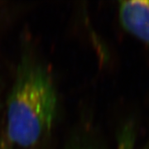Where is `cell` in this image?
<instances>
[{"label": "cell", "mask_w": 149, "mask_h": 149, "mask_svg": "<svg viewBox=\"0 0 149 149\" xmlns=\"http://www.w3.org/2000/svg\"><path fill=\"white\" fill-rule=\"evenodd\" d=\"M57 97L45 67L30 60L19 65L8 100L7 136L13 144L30 148L51 130Z\"/></svg>", "instance_id": "6da1fadb"}, {"label": "cell", "mask_w": 149, "mask_h": 149, "mask_svg": "<svg viewBox=\"0 0 149 149\" xmlns=\"http://www.w3.org/2000/svg\"><path fill=\"white\" fill-rule=\"evenodd\" d=\"M118 14L123 27L149 47V1H122Z\"/></svg>", "instance_id": "7a4b0ae2"}, {"label": "cell", "mask_w": 149, "mask_h": 149, "mask_svg": "<svg viewBox=\"0 0 149 149\" xmlns=\"http://www.w3.org/2000/svg\"><path fill=\"white\" fill-rule=\"evenodd\" d=\"M134 140L135 136L133 127L130 125L125 126L118 138L117 149H133Z\"/></svg>", "instance_id": "3957f363"}, {"label": "cell", "mask_w": 149, "mask_h": 149, "mask_svg": "<svg viewBox=\"0 0 149 149\" xmlns=\"http://www.w3.org/2000/svg\"><path fill=\"white\" fill-rule=\"evenodd\" d=\"M0 149H5V147L4 146H0Z\"/></svg>", "instance_id": "277c9868"}]
</instances>
